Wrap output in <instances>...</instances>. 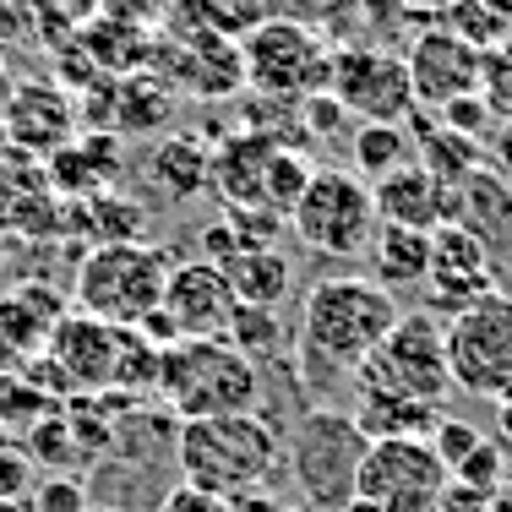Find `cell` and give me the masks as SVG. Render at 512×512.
I'll use <instances>...</instances> for the list:
<instances>
[{
    "instance_id": "37",
    "label": "cell",
    "mask_w": 512,
    "mask_h": 512,
    "mask_svg": "<svg viewBox=\"0 0 512 512\" xmlns=\"http://www.w3.org/2000/svg\"><path fill=\"white\" fill-rule=\"evenodd\" d=\"M235 512H311L306 502H284L273 491H251V496H235Z\"/></svg>"
},
{
    "instance_id": "33",
    "label": "cell",
    "mask_w": 512,
    "mask_h": 512,
    "mask_svg": "<svg viewBox=\"0 0 512 512\" xmlns=\"http://www.w3.org/2000/svg\"><path fill=\"white\" fill-rule=\"evenodd\" d=\"M480 442H485L480 431H469V425L447 420V414H442V425H436V436H431V447H436V458L447 463V474H453L458 463L469 458V453H474V447H480Z\"/></svg>"
},
{
    "instance_id": "18",
    "label": "cell",
    "mask_w": 512,
    "mask_h": 512,
    "mask_svg": "<svg viewBox=\"0 0 512 512\" xmlns=\"http://www.w3.org/2000/svg\"><path fill=\"white\" fill-rule=\"evenodd\" d=\"M376 202V224H393V229H414V235H436V229L453 218V197L436 175H425L420 164L398 169V175L376 180L371 186Z\"/></svg>"
},
{
    "instance_id": "41",
    "label": "cell",
    "mask_w": 512,
    "mask_h": 512,
    "mask_svg": "<svg viewBox=\"0 0 512 512\" xmlns=\"http://www.w3.org/2000/svg\"><path fill=\"white\" fill-rule=\"evenodd\" d=\"M88 512H115V507H88Z\"/></svg>"
},
{
    "instance_id": "23",
    "label": "cell",
    "mask_w": 512,
    "mask_h": 512,
    "mask_svg": "<svg viewBox=\"0 0 512 512\" xmlns=\"http://www.w3.org/2000/svg\"><path fill=\"white\" fill-rule=\"evenodd\" d=\"M447 197H453V218H447V224H463L469 235H480L485 246L512 235V191L502 186V175H491L485 164L474 169V175H463Z\"/></svg>"
},
{
    "instance_id": "36",
    "label": "cell",
    "mask_w": 512,
    "mask_h": 512,
    "mask_svg": "<svg viewBox=\"0 0 512 512\" xmlns=\"http://www.w3.org/2000/svg\"><path fill=\"white\" fill-rule=\"evenodd\" d=\"M436 512H496V496L491 491H474V485H463V480H447Z\"/></svg>"
},
{
    "instance_id": "19",
    "label": "cell",
    "mask_w": 512,
    "mask_h": 512,
    "mask_svg": "<svg viewBox=\"0 0 512 512\" xmlns=\"http://www.w3.org/2000/svg\"><path fill=\"white\" fill-rule=\"evenodd\" d=\"M115 175H120V142L109 131H88V137L77 131L60 153H50V197L88 202L115 186Z\"/></svg>"
},
{
    "instance_id": "32",
    "label": "cell",
    "mask_w": 512,
    "mask_h": 512,
    "mask_svg": "<svg viewBox=\"0 0 512 512\" xmlns=\"http://www.w3.org/2000/svg\"><path fill=\"white\" fill-rule=\"evenodd\" d=\"M88 485L82 480H66V474H55V480H44L39 491H33V512H88Z\"/></svg>"
},
{
    "instance_id": "22",
    "label": "cell",
    "mask_w": 512,
    "mask_h": 512,
    "mask_svg": "<svg viewBox=\"0 0 512 512\" xmlns=\"http://www.w3.org/2000/svg\"><path fill=\"white\" fill-rule=\"evenodd\" d=\"M365 442H431L442 425V404H414V398L393 393H360V404L349 409Z\"/></svg>"
},
{
    "instance_id": "25",
    "label": "cell",
    "mask_w": 512,
    "mask_h": 512,
    "mask_svg": "<svg viewBox=\"0 0 512 512\" xmlns=\"http://www.w3.org/2000/svg\"><path fill=\"white\" fill-rule=\"evenodd\" d=\"M365 256H371V278H376V284H382L387 295H398V289H409V284H425V267H431V235L376 224Z\"/></svg>"
},
{
    "instance_id": "8",
    "label": "cell",
    "mask_w": 512,
    "mask_h": 512,
    "mask_svg": "<svg viewBox=\"0 0 512 512\" xmlns=\"http://www.w3.org/2000/svg\"><path fill=\"white\" fill-rule=\"evenodd\" d=\"M289 229H295L300 246L322 256H365L376 235L371 186L355 169H311L300 202L289 207Z\"/></svg>"
},
{
    "instance_id": "38",
    "label": "cell",
    "mask_w": 512,
    "mask_h": 512,
    "mask_svg": "<svg viewBox=\"0 0 512 512\" xmlns=\"http://www.w3.org/2000/svg\"><path fill=\"white\" fill-rule=\"evenodd\" d=\"M344 512H382V507H376V502H365V496H355V502H349Z\"/></svg>"
},
{
    "instance_id": "42",
    "label": "cell",
    "mask_w": 512,
    "mask_h": 512,
    "mask_svg": "<svg viewBox=\"0 0 512 512\" xmlns=\"http://www.w3.org/2000/svg\"><path fill=\"white\" fill-rule=\"evenodd\" d=\"M0 262H6V246H0Z\"/></svg>"
},
{
    "instance_id": "14",
    "label": "cell",
    "mask_w": 512,
    "mask_h": 512,
    "mask_svg": "<svg viewBox=\"0 0 512 512\" xmlns=\"http://www.w3.org/2000/svg\"><path fill=\"white\" fill-rule=\"evenodd\" d=\"M44 360L60 371L66 393H109V376H115V327L99 322L88 311H66L44 338Z\"/></svg>"
},
{
    "instance_id": "1",
    "label": "cell",
    "mask_w": 512,
    "mask_h": 512,
    "mask_svg": "<svg viewBox=\"0 0 512 512\" xmlns=\"http://www.w3.org/2000/svg\"><path fill=\"white\" fill-rule=\"evenodd\" d=\"M398 295H387L365 273H333L306 289L295 327V365L306 393H327L338 382H355V371L376 355L398 322Z\"/></svg>"
},
{
    "instance_id": "11",
    "label": "cell",
    "mask_w": 512,
    "mask_h": 512,
    "mask_svg": "<svg viewBox=\"0 0 512 512\" xmlns=\"http://www.w3.org/2000/svg\"><path fill=\"white\" fill-rule=\"evenodd\" d=\"M235 289L224 284L213 262L191 256V262H175L169 267V284H164V300L158 311L142 322V333L153 338L158 349L175 344V338H224L229 322H235Z\"/></svg>"
},
{
    "instance_id": "29",
    "label": "cell",
    "mask_w": 512,
    "mask_h": 512,
    "mask_svg": "<svg viewBox=\"0 0 512 512\" xmlns=\"http://www.w3.org/2000/svg\"><path fill=\"white\" fill-rule=\"evenodd\" d=\"M158 382V344L142 327H115V376L109 393H153Z\"/></svg>"
},
{
    "instance_id": "20",
    "label": "cell",
    "mask_w": 512,
    "mask_h": 512,
    "mask_svg": "<svg viewBox=\"0 0 512 512\" xmlns=\"http://www.w3.org/2000/svg\"><path fill=\"white\" fill-rule=\"evenodd\" d=\"M218 273H224V284L235 289L240 306L278 311L289 300V289H295V262H289L278 246H240L229 262H218Z\"/></svg>"
},
{
    "instance_id": "17",
    "label": "cell",
    "mask_w": 512,
    "mask_h": 512,
    "mask_svg": "<svg viewBox=\"0 0 512 512\" xmlns=\"http://www.w3.org/2000/svg\"><path fill=\"white\" fill-rule=\"evenodd\" d=\"M284 142L262 137V131H235L213 148V186L229 213H267V175Z\"/></svg>"
},
{
    "instance_id": "5",
    "label": "cell",
    "mask_w": 512,
    "mask_h": 512,
    "mask_svg": "<svg viewBox=\"0 0 512 512\" xmlns=\"http://www.w3.org/2000/svg\"><path fill=\"white\" fill-rule=\"evenodd\" d=\"M169 251L131 240V246H93L77 262V311L99 316L109 327H142L164 300L169 284Z\"/></svg>"
},
{
    "instance_id": "39",
    "label": "cell",
    "mask_w": 512,
    "mask_h": 512,
    "mask_svg": "<svg viewBox=\"0 0 512 512\" xmlns=\"http://www.w3.org/2000/svg\"><path fill=\"white\" fill-rule=\"evenodd\" d=\"M502 409H507V414H502V431H507V436H512V393H507V398H502Z\"/></svg>"
},
{
    "instance_id": "30",
    "label": "cell",
    "mask_w": 512,
    "mask_h": 512,
    "mask_svg": "<svg viewBox=\"0 0 512 512\" xmlns=\"http://www.w3.org/2000/svg\"><path fill=\"white\" fill-rule=\"evenodd\" d=\"M224 338L256 365V371H262L267 360H278V355H284V344H289L278 311H267V306H235V322H229Z\"/></svg>"
},
{
    "instance_id": "13",
    "label": "cell",
    "mask_w": 512,
    "mask_h": 512,
    "mask_svg": "<svg viewBox=\"0 0 512 512\" xmlns=\"http://www.w3.org/2000/svg\"><path fill=\"white\" fill-rule=\"evenodd\" d=\"M491 295V246L463 224H442L431 235V267H425V311L453 316Z\"/></svg>"
},
{
    "instance_id": "28",
    "label": "cell",
    "mask_w": 512,
    "mask_h": 512,
    "mask_svg": "<svg viewBox=\"0 0 512 512\" xmlns=\"http://www.w3.org/2000/svg\"><path fill=\"white\" fill-rule=\"evenodd\" d=\"M115 126L120 131H131V137H142V131H153V126H164L169 120V88L158 82V71L153 77H126V82H115Z\"/></svg>"
},
{
    "instance_id": "26",
    "label": "cell",
    "mask_w": 512,
    "mask_h": 512,
    "mask_svg": "<svg viewBox=\"0 0 512 512\" xmlns=\"http://www.w3.org/2000/svg\"><path fill=\"white\" fill-rule=\"evenodd\" d=\"M349 153H355V175L365 186H376V180L398 175V169L414 164V142L404 126H355V137H349Z\"/></svg>"
},
{
    "instance_id": "34",
    "label": "cell",
    "mask_w": 512,
    "mask_h": 512,
    "mask_svg": "<svg viewBox=\"0 0 512 512\" xmlns=\"http://www.w3.org/2000/svg\"><path fill=\"white\" fill-rule=\"evenodd\" d=\"M158 512H235V502L207 496V491H197V485H175V491L158 496Z\"/></svg>"
},
{
    "instance_id": "27",
    "label": "cell",
    "mask_w": 512,
    "mask_h": 512,
    "mask_svg": "<svg viewBox=\"0 0 512 512\" xmlns=\"http://www.w3.org/2000/svg\"><path fill=\"white\" fill-rule=\"evenodd\" d=\"M414 131H420V126H414ZM420 169H425V175H436L447 191H453L463 175H474V169H480V142L436 120V126L420 131Z\"/></svg>"
},
{
    "instance_id": "2",
    "label": "cell",
    "mask_w": 512,
    "mask_h": 512,
    "mask_svg": "<svg viewBox=\"0 0 512 512\" xmlns=\"http://www.w3.org/2000/svg\"><path fill=\"white\" fill-rule=\"evenodd\" d=\"M175 463L186 480L207 496H251L267 491L278 469H284V431L267 414H213V420H186L175 425Z\"/></svg>"
},
{
    "instance_id": "6",
    "label": "cell",
    "mask_w": 512,
    "mask_h": 512,
    "mask_svg": "<svg viewBox=\"0 0 512 512\" xmlns=\"http://www.w3.org/2000/svg\"><path fill=\"white\" fill-rule=\"evenodd\" d=\"M240 71L262 99H289L306 104L327 93V71H333V44L316 28L295 17H267L256 22L240 44Z\"/></svg>"
},
{
    "instance_id": "4",
    "label": "cell",
    "mask_w": 512,
    "mask_h": 512,
    "mask_svg": "<svg viewBox=\"0 0 512 512\" xmlns=\"http://www.w3.org/2000/svg\"><path fill=\"white\" fill-rule=\"evenodd\" d=\"M371 453L365 431L355 425L349 409H327L316 404L300 414V425L284 436V458L289 474H295L300 496L322 512H344L355 502V485H360V463Z\"/></svg>"
},
{
    "instance_id": "40",
    "label": "cell",
    "mask_w": 512,
    "mask_h": 512,
    "mask_svg": "<svg viewBox=\"0 0 512 512\" xmlns=\"http://www.w3.org/2000/svg\"><path fill=\"white\" fill-rule=\"evenodd\" d=\"M496 512H512V502H502V496H496Z\"/></svg>"
},
{
    "instance_id": "3",
    "label": "cell",
    "mask_w": 512,
    "mask_h": 512,
    "mask_svg": "<svg viewBox=\"0 0 512 512\" xmlns=\"http://www.w3.org/2000/svg\"><path fill=\"white\" fill-rule=\"evenodd\" d=\"M256 387H262V371L229 338H175L158 349L153 393L180 425L213 420V414H246L256 409Z\"/></svg>"
},
{
    "instance_id": "10",
    "label": "cell",
    "mask_w": 512,
    "mask_h": 512,
    "mask_svg": "<svg viewBox=\"0 0 512 512\" xmlns=\"http://www.w3.org/2000/svg\"><path fill=\"white\" fill-rule=\"evenodd\" d=\"M327 99L360 126H404L420 109L404 55L376 50V44H338L333 71H327Z\"/></svg>"
},
{
    "instance_id": "15",
    "label": "cell",
    "mask_w": 512,
    "mask_h": 512,
    "mask_svg": "<svg viewBox=\"0 0 512 512\" xmlns=\"http://www.w3.org/2000/svg\"><path fill=\"white\" fill-rule=\"evenodd\" d=\"M404 66L414 82V104H425V109H447L453 99L480 93V82H485L480 50L463 33H425V39H414Z\"/></svg>"
},
{
    "instance_id": "16",
    "label": "cell",
    "mask_w": 512,
    "mask_h": 512,
    "mask_svg": "<svg viewBox=\"0 0 512 512\" xmlns=\"http://www.w3.org/2000/svg\"><path fill=\"white\" fill-rule=\"evenodd\" d=\"M0 131H6V142L17 153L50 158L77 137V99H66L55 82H28V88L11 93L6 115H0Z\"/></svg>"
},
{
    "instance_id": "35",
    "label": "cell",
    "mask_w": 512,
    "mask_h": 512,
    "mask_svg": "<svg viewBox=\"0 0 512 512\" xmlns=\"http://www.w3.org/2000/svg\"><path fill=\"white\" fill-rule=\"evenodd\" d=\"M39 28V6L33 0H0V44H17Z\"/></svg>"
},
{
    "instance_id": "31",
    "label": "cell",
    "mask_w": 512,
    "mask_h": 512,
    "mask_svg": "<svg viewBox=\"0 0 512 512\" xmlns=\"http://www.w3.org/2000/svg\"><path fill=\"white\" fill-rule=\"evenodd\" d=\"M453 480H463V485H474V491H491V496H496V491H502V480H507V453H502L496 442H480V447H474V453L453 469Z\"/></svg>"
},
{
    "instance_id": "7",
    "label": "cell",
    "mask_w": 512,
    "mask_h": 512,
    "mask_svg": "<svg viewBox=\"0 0 512 512\" xmlns=\"http://www.w3.org/2000/svg\"><path fill=\"white\" fill-rule=\"evenodd\" d=\"M360 393H393L414 404H442L453 393V371H447V338L431 311H404L393 333L376 344V355L355 371Z\"/></svg>"
},
{
    "instance_id": "21",
    "label": "cell",
    "mask_w": 512,
    "mask_h": 512,
    "mask_svg": "<svg viewBox=\"0 0 512 512\" xmlns=\"http://www.w3.org/2000/svg\"><path fill=\"white\" fill-rule=\"evenodd\" d=\"M148 186L164 202H197L213 186V148L197 137H164L148 153Z\"/></svg>"
},
{
    "instance_id": "24",
    "label": "cell",
    "mask_w": 512,
    "mask_h": 512,
    "mask_svg": "<svg viewBox=\"0 0 512 512\" xmlns=\"http://www.w3.org/2000/svg\"><path fill=\"white\" fill-rule=\"evenodd\" d=\"M66 224L77 235H88L93 246H131V240H148V207L131 197H115V191H99L88 202H71Z\"/></svg>"
},
{
    "instance_id": "12",
    "label": "cell",
    "mask_w": 512,
    "mask_h": 512,
    "mask_svg": "<svg viewBox=\"0 0 512 512\" xmlns=\"http://www.w3.org/2000/svg\"><path fill=\"white\" fill-rule=\"evenodd\" d=\"M447 480L453 474H447V463L436 458L431 442H371L355 496L376 502L382 512H436Z\"/></svg>"
},
{
    "instance_id": "9",
    "label": "cell",
    "mask_w": 512,
    "mask_h": 512,
    "mask_svg": "<svg viewBox=\"0 0 512 512\" xmlns=\"http://www.w3.org/2000/svg\"><path fill=\"white\" fill-rule=\"evenodd\" d=\"M447 338V371L453 387L474 398H507L512 393V300L507 295H485L474 306L453 311L442 322Z\"/></svg>"
}]
</instances>
